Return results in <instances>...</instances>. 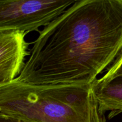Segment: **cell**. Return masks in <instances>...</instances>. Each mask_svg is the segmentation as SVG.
<instances>
[{
	"instance_id": "cell-1",
	"label": "cell",
	"mask_w": 122,
	"mask_h": 122,
	"mask_svg": "<svg viewBox=\"0 0 122 122\" xmlns=\"http://www.w3.org/2000/svg\"><path fill=\"white\" fill-rule=\"evenodd\" d=\"M39 32L15 81L91 85L122 53V0H79Z\"/></svg>"
},
{
	"instance_id": "cell-2",
	"label": "cell",
	"mask_w": 122,
	"mask_h": 122,
	"mask_svg": "<svg viewBox=\"0 0 122 122\" xmlns=\"http://www.w3.org/2000/svg\"><path fill=\"white\" fill-rule=\"evenodd\" d=\"M0 114L29 122H107L91 85H31L14 80L0 86Z\"/></svg>"
},
{
	"instance_id": "cell-3",
	"label": "cell",
	"mask_w": 122,
	"mask_h": 122,
	"mask_svg": "<svg viewBox=\"0 0 122 122\" xmlns=\"http://www.w3.org/2000/svg\"><path fill=\"white\" fill-rule=\"evenodd\" d=\"M79 0H0V30L39 31Z\"/></svg>"
},
{
	"instance_id": "cell-4",
	"label": "cell",
	"mask_w": 122,
	"mask_h": 122,
	"mask_svg": "<svg viewBox=\"0 0 122 122\" xmlns=\"http://www.w3.org/2000/svg\"><path fill=\"white\" fill-rule=\"evenodd\" d=\"M27 34L20 30H0V86L13 82L23 69L30 54Z\"/></svg>"
},
{
	"instance_id": "cell-5",
	"label": "cell",
	"mask_w": 122,
	"mask_h": 122,
	"mask_svg": "<svg viewBox=\"0 0 122 122\" xmlns=\"http://www.w3.org/2000/svg\"><path fill=\"white\" fill-rule=\"evenodd\" d=\"M94 97L100 112H109V119L122 113V76L107 80L101 78L92 84Z\"/></svg>"
},
{
	"instance_id": "cell-6",
	"label": "cell",
	"mask_w": 122,
	"mask_h": 122,
	"mask_svg": "<svg viewBox=\"0 0 122 122\" xmlns=\"http://www.w3.org/2000/svg\"><path fill=\"white\" fill-rule=\"evenodd\" d=\"M119 76H122V53L107 69L106 73L101 79L107 80Z\"/></svg>"
},
{
	"instance_id": "cell-7",
	"label": "cell",
	"mask_w": 122,
	"mask_h": 122,
	"mask_svg": "<svg viewBox=\"0 0 122 122\" xmlns=\"http://www.w3.org/2000/svg\"><path fill=\"white\" fill-rule=\"evenodd\" d=\"M0 122H29L21 119H16V118L11 117L7 116L0 114Z\"/></svg>"
}]
</instances>
